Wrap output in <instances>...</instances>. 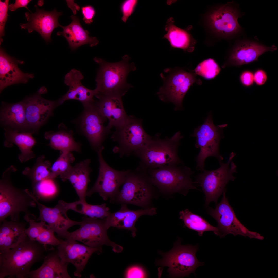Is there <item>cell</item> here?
Returning a JSON list of instances; mask_svg holds the SVG:
<instances>
[{
	"label": "cell",
	"mask_w": 278,
	"mask_h": 278,
	"mask_svg": "<svg viewBox=\"0 0 278 278\" xmlns=\"http://www.w3.org/2000/svg\"><path fill=\"white\" fill-rule=\"evenodd\" d=\"M83 16V20L86 24H90L93 22L95 12L94 8L90 5L86 6L81 8Z\"/></svg>",
	"instance_id": "45"
},
{
	"label": "cell",
	"mask_w": 278,
	"mask_h": 278,
	"mask_svg": "<svg viewBox=\"0 0 278 278\" xmlns=\"http://www.w3.org/2000/svg\"><path fill=\"white\" fill-rule=\"evenodd\" d=\"M91 160L86 159L71 166L65 173L60 176L63 181L69 180L73 185L79 200L85 201L88 184L90 180L92 169L89 166Z\"/></svg>",
	"instance_id": "27"
},
{
	"label": "cell",
	"mask_w": 278,
	"mask_h": 278,
	"mask_svg": "<svg viewBox=\"0 0 278 278\" xmlns=\"http://www.w3.org/2000/svg\"><path fill=\"white\" fill-rule=\"evenodd\" d=\"M227 125H215L211 115H209L202 125L194 129L190 136L196 138L195 146L199 149L195 158L196 170L202 172L205 170V161L208 157H215L219 162L223 160L220 153L219 144L222 138V129Z\"/></svg>",
	"instance_id": "6"
},
{
	"label": "cell",
	"mask_w": 278,
	"mask_h": 278,
	"mask_svg": "<svg viewBox=\"0 0 278 278\" xmlns=\"http://www.w3.org/2000/svg\"><path fill=\"white\" fill-rule=\"evenodd\" d=\"M239 79L243 86L246 87H250L253 84L254 82L253 74L250 71H245L240 74Z\"/></svg>",
	"instance_id": "46"
},
{
	"label": "cell",
	"mask_w": 278,
	"mask_h": 278,
	"mask_svg": "<svg viewBox=\"0 0 278 278\" xmlns=\"http://www.w3.org/2000/svg\"><path fill=\"white\" fill-rule=\"evenodd\" d=\"M31 194L39 210V215L36 221L47 223L58 237L64 239L69 232L68 230L70 228L81 224L82 221L72 220L67 216V212L69 210L67 202L60 200L54 207H48L39 202L31 192Z\"/></svg>",
	"instance_id": "16"
},
{
	"label": "cell",
	"mask_w": 278,
	"mask_h": 278,
	"mask_svg": "<svg viewBox=\"0 0 278 278\" xmlns=\"http://www.w3.org/2000/svg\"><path fill=\"white\" fill-rule=\"evenodd\" d=\"M196 246H183L178 244L166 254L158 262L159 264L168 267L170 275L173 277L188 276L194 273L196 268L203 263L197 258Z\"/></svg>",
	"instance_id": "14"
},
{
	"label": "cell",
	"mask_w": 278,
	"mask_h": 278,
	"mask_svg": "<svg viewBox=\"0 0 278 278\" xmlns=\"http://www.w3.org/2000/svg\"><path fill=\"white\" fill-rule=\"evenodd\" d=\"M0 121L1 125L5 130L29 132L23 100L13 103L2 101L0 108Z\"/></svg>",
	"instance_id": "24"
},
{
	"label": "cell",
	"mask_w": 278,
	"mask_h": 278,
	"mask_svg": "<svg viewBox=\"0 0 278 278\" xmlns=\"http://www.w3.org/2000/svg\"><path fill=\"white\" fill-rule=\"evenodd\" d=\"M225 192L226 191L223 192L222 199L216 208H210L208 210V214L217 222L218 235L222 238L231 234L234 236L240 235L250 239L263 240V236L257 232L249 230L237 218L226 197Z\"/></svg>",
	"instance_id": "12"
},
{
	"label": "cell",
	"mask_w": 278,
	"mask_h": 278,
	"mask_svg": "<svg viewBox=\"0 0 278 278\" xmlns=\"http://www.w3.org/2000/svg\"><path fill=\"white\" fill-rule=\"evenodd\" d=\"M119 96H111L98 99L96 106L101 115L109 121L106 127L110 131L122 124L128 117L124 110L121 99Z\"/></svg>",
	"instance_id": "26"
},
{
	"label": "cell",
	"mask_w": 278,
	"mask_h": 278,
	"mask_svg": "<svg viewBox=\"0 0 278 278\" xmlns=\"http://www.w3.org/2000/svg\"><path fill=\"white\" fill-rule=\"evenodd\" d=\"M115 128L111 138L118 145L114 148L113 151L121 157L133 154L152 137L145 131L142 121L133 116H128L122 124Z\"/></svg>",
	"instance_id": "8"
},
{
	"label": "cell",
	"mask_w": 278,
	"mask_h": 278,
	"mask_svg": "<svg viewBox=\"0 0 278 278\" xmlns=\"http://www.w3.org/2000/svg\"><path fill=\"white\" fill-rule=\"evenodd\" d=\"M70 210L84 215L88 217L103 219L111 213L109 208L105 203L94 205L89 204L85 201L80 200L71 203H68Z\"/></svg>",
	"instance_id": "34"
},
{
	"label": "cell",
	"mask_w": 278,
	"mask_h": 278,
	"mask_svg": "<svg viewBox=\"0 0 278 278\" xmlns=\"http://www.w3.org/2000/svg\"><path fill=\"white\" fill-rule=\"evenodd\" d=\"M71 22L68 25L60 27L63 29L62 32H58L57 35L64 37L67 41L72 51L76 50L80 46L88 44L91 47L96 45L99 41L95 37H90L89 33L84 30L81 25L79 19L75 15L71 17Z\"/></svg>",
	"instance_id": "29"
},
{
	"label": "cell",
	"mask_w": 278,
	"mask_h": 278,
	"mask_svg": "<svg viewBox=\"0 0 278 278\" xmlns=\"http://www.w3.org/2000/svg\"><path fill=\"white\" fill-rule=\"evenodd\" d=\"M104 149L102 146L97 151L99 163L98 175L93 186L87 192L86 196L98 193L104 200L109 198L111 201L119 191L128 170L118 171L109 166L102 155Z\"/></svg>",
	"instance_id": "13"
},
{
	"label": "cell",
	"mask_w": 278,
	"mask_h": 278,
	"mask_svg": "<svg viewBox=\"0 0 278 278\" xmlns=\"http://www.w3.org/2000/svg\"><path fill=\"white\" fill-rule=\"evenodd\" d=\"M253 76L254 82L257 85H263L267 81V74L266 72L262 69H258L256 70L253 74Z\"/></svg>",
	"instance_id": "47"
},
{
	"label": "cell",
	"mask_w": 278,
	"mask_h": 278,
	"mask_svg": "<svg viewBox=\"0 0 278 278\" xmlns=\"http://www.w3.org/2000/svg\"><path fill=\"white\" fill-rule=\"evenodd\" d=\"M96 101L83 105L84 111L80 118L79 124L82 133L97 151L103 146V142L110 131L104 126V123L107 119L100 112Z\"/></svg>",
	"instance_id": "15"
},
{
	"label": "cell",
	"mask_w": 278,
	"mask_h": 278,
	"mask_svg": "<svg viewBox=\"0 0 278 278\" xmlns=\"http://www.w3.org/2000/svg\"><path fill=\"white\" fill-rule=\"evenodd\" d=\"M151 183L164 191L185 194L190 189H198L191 178L194 172L183 165L167 166L145 170Z\"/></svg>",
	"instance_id": "7"
},
{
	"label": "cell",
	"mask_w": 278,
	"mask_h": 278,
	"mask_svg": "<svg viewBox=\"0 0 278 278\" xmlns=\"http://www.w3.org/2000/svg\"><path fill=\"white\" fill-rule=\"evenodd\" d=\"M240 15L235 8L227 4L212 12L208 19L209 25L215 33L225 37L234 35L240 31L238 21Z\"/></svg>",
	"instance_id": "20"
},
{
	"label": "cell",
	"mask_w": 278,
	"mask_h": 278,
	"mask_svg": "<svg viewBox=\"0 0 278 278\" xmlns=\"http://www.w3.org/2000/svg\"><path fill=\"white\" fill-rule=\"evenodd\" d=\"M23 100L29 131L33 134L38 133L40 127L53 115L54 109L61 105L58 99L47 100L40 93L28 97Z\"/></svg>",
	"instance_id": "17"
},
{
	"label": "cell",
	"mask_w": 278,
	"mask_h": 278,
	"mask_svg": "<svg viewBox=\"0 0 278 278\" xmlns=\"http://www.w3.org/2000/svg\"><path fill=\"white\" fill-rule=\"evenodd\" d=\"M236 155L231 152L226 163L219 162L220 167L218 169L212 170L205 169L196 176L194 183L198 184L204 193L206 206L212 201L216 203L219 197L226 191V185L235 179L233 174L237 172V167L232 160Z\"/></svg>",
	"instance_id": "5"
},
{
	"label": "cell",
	"mask_w": 278,
	"mask_h": 278,
	"mask_svg": "<svg viewBox=\"0 0 278 278\" xmlns=\"http://www.w3.org/2000/svg\"><path fill=\"white\" fill-rule=\"evenodd\" d=\"M57 131H50L45 133V138L49 141L48 145L61 152L73 151L80 152L81 144L75 141L72 131L67 129L62 123L59 125Z\"/></svg>",
	"instance_id": "32"
},
{
	"label": "cell",
	"mask_w": 278,
	"mask_h": 278,
	"mask_svg": "<svg viewBox=\"0 0 278 278\" xmlns=\"http://www.w3.org/2000/svg\"><path fill=\"white\" fill-rule=\"evenodd\" d=\"M183 137L180 132L170 138L152 137L146 145L133 154L140 159L139 166L147 170L183 164L178 154L180 141Z\"/></svg>",
	"instance_id": "4"
},
{
	"label": "cell",
	"mask_w": 278,
	"mask_h": 278,
	"mask_svg": "<svg viewBox=\"0 0 278 278\" xmlns=\"http://www.w3.org/2000/svg\"><path fill=\"white\" fill-rule=\"evenodd\" d=\"M5 131L4 146L11 147L13 144L16 145L20 151L18 159L21 162L24 163L35 157L32 149L37 142L32 136V133L29 132H15L9 129Z\"/></svg>",
	"instance_id": "30"
},
{
	"label": "cell",
	"mask_w": 278,
	"mask_h": 278,
	"mask_svg": "<svg viewBox=\"0 0 278 278\" xmlns=\"http://www.w3.org/2000/svg\"><path fill=\"white\" fill-rule=\"evenodd\" d=\"M21 61L7 54L2 48L0 50V92L6 87L19 83H26L34 77L32 74L25 73L18 66Z\"/></svg>",
	"instance_id": "23"
},
{
	"label": "cell",
	"mask_w": 278,
	"mask_h": 278,
	"mask_svg": "<svg viewBox=\"0 0 278 278\" xmlns=\"http://www.w3.org/2000/svg\"><path fill=\"white\" fill-rule=\"evenodd\" d=\"M145 271L141 267L137 265L129 267L126 271L125 277L128 278H141L146 277Z\"/></svg>",
	"instance_id": "44"
},
{
	"label": "cell",
	"mask_w": 278,
	"mask_h": 278,
	"mask_svg": "<svg viewBox=\"0 0 278 278\" xmlns=\"http://www.w3.org/2000/svg\"><path fill=\"white\" fill-rule=\"evenodd\" d=\"M179 214V218L183 221L185 226L197 232L199 236H201L204 232L210 231L218 235L217 227L211 225L203 218L193 213L188 209L181 211Z\"/></svg>",
	"instance_id": "35"
},
{
	"label": "cell",
	"mask_w": 278,
	"mask_h": 278,
	"mask_svg": "<svg viewBox=\"0 0 278 278\" xmlns=\"http://www.w3.org/2000/svg\"><path fill=\"white\" fill-rule=\"evenodd\" d=\"M137 2L136 0H127L124 2L121 7L123 14L121 19L123 22H126L133 13Z\"/></svg>",
	"instance_id": "43"
},
{
	"label": "cell",
	"mask_w": 278,
	"mask_h": 278,
	"mask_svg": "<svg viewBox=\"0 0 278 278\" xmlns=\"http://www.w3.org/2000/svg\"><path fill=\"white\" fill-rule=\"evenodd\" d=\"M9 1L5 0L4 2L0 0V43L3 41L2 37L5 35L4 28L6 23L9 15L8 11L9 7Z\"/></svg>",
	"instance_id": "42"
},
{
	"label": "cell",
	"mask_w": 278,
	"mask_h": 278,
	"mask_svg": "<svg viewBox=\"0 0 278 278\" xmlns=\"http://www.w3.org/2000/svg\"><path fill=\"white\" fill-rule=\"evenodd\" d=\"M46 246L27 236L17 246L0 251V278H28L35 263L43 260Z\"/></svg>",
	"instance_id": "1"
},
{
	"label": "cell",
	"mask_w": 278,
	"mask_h": 278,
	"mask_svg": "<svg viewBox=\"0 0 278 278\" xmlns=\"http://www.w3.org/2000/svg\"><path fill=\"white\" fill-rule=\"evenodd\" d=\"M164 71L165 75L160 74L164 84L157 94L161 101L172 102L176 110H180L185 95L197 80L194 73L179 68H167Z\"/></svg>",
	"instance_id": "10"
},
{
	"label": "cell",
	"mask_w": 278,
	"mask_h": 278,
	"mask_svg": "<svg viewBox=\"0 0 278 278\" xmlns=\"http://www.w3.org/2000/svg\"><path fill=\"white\" fill-rule=\"evenodd\" d=\"M150 183L145 170L138 166L134 170H128L121 189L111 201L145 207L151 196Z\"/></svg>",
	"instance_id": "9"
},
{
	"label": "cell",
	"mask_w": 278,
	"mask_h": 278,
	"mask_svg": "<svg viewBox=\"0 0 278 278\" xmlns=\"http://www.w3.org/2000/svg\"><path fill=\"white\" fill-rule=\"evenodd\" d=\"M35 220L32 219L28 221L29 226L25 229V233L31 240L36 241L40 233L46 224L43 221H40L38 222Z\"/></svg>",
	"instance_id": "41"
},
{
	"label": "cell",
	"mask_w": 278,
	"mask_h": 278,
	"mask_svg": "<svg viewBox=\"0 0 278 278\" xmlns=\"http://www.w3.org/2000/svg\"><path fill=\"white\" fill-rule=\"evenodd\" d=\"M36 12L33 13L27 12L25 16L28 22L20 23L21 29H27L29 33L34 31L38 32L47 43L51 41V36L54 29L60 27L58 21L62 12H57L55 9L47 11L39 8L35 6Z\"/></svg>",
	"instance_id": "19"
},
{
	"label": "cell",
	"mask_w": 278,
	"mask_h": 278,
	"mask_svg": "<svg viewBox=\"0 0 278 278\" xmlns=\"http://www.w3.org/2000/svg\"><path fill=\"white\" fill-rule=\"evenodd\" d=\"M75 160V158L71 152H61L51 167V178L54 179L67 172L72 166L71 163Z\"/></svg>",
	"instance_id": "37"
},
{
	"label": "cell",
	"mask_w": 278,
	"mask_h": 278,
	"mask_svg": "<svg viewBox=\"0 0 278 278\" xmlns=\"http://www.w3.org/2000/svg\"><path fill=\"white\" fill-rule=\"evenodd\" d=\"M277 49L274 45L268 47L254 41H243L234 47L228 63L230 65L237 66L248 64L258 61V57L265 52L273 51Z\"/></svg>",
	"instance_id": "22"
},
{
	"label": "cell",
	"mask_w": 278,
	"mask_h": 278,
	"mask_svg": "<svg viewBox=\"0 0 278 278\" xmlns=\"http://www.w3.org/2000/svg\"><path fill=\"white\" fill-rule=\"evenodd\" d=\"M54 233L46 224L40 233L36 241L45 246L47 245L57 246L60 243L61 239L56 237Z\"/></svg>",
	"instance_id": "40"
},
{
	"label": "cell",
	"mask_w": 278,
	"mask_h": 278,
	"mask_svg": "<svg viewBox=\"0 0 278 278\" xmlns=\"http://www.w3.org/2000/svg\"><path fill=\"white\" fill-rule=\"evenodd\" d=\"M43 263L37 269L30 271L28 278H70L67 271L68 263L62 261L56 250L49 253Z\"/></svg>",
	"instance_id": "28"
},
{
	"label": "cell",
	"mask_w": 278,
	"mask_h": 278,
	"mask_svg": "<svg viewBox=\"0 0 278 278\" xmlns=\"http://www.w3.org/2000/svg\"><path fill=\"white\" fill-rule=\"evenodd\" d=\"M174 22L172 17L167 20L165 28L167 33L163 38L168 40L173 48L181 49L186 51L192 52L195 42L188 30L176 26Z\"/></svg>",
	"instance_id": "33"
},
{
	"label": "cell",
	"mask_w": 278,
	"mask_h": 278,
	"mask_svg": "<svg viewBox=\"0 0 278 278\" xmlns=\"http://www.w3.org/2000/svg\"><path fill=\"white\" fill-rule=\"evenodd\" d=\"M57 246V252L61 260L75 266L74 275L79 278L81 277V273L92 255L101 250V248L92 247L68 239H61L60 243Z\"/></svg>",
	"instance_id": "18"
},
{
	"label": "cell",
	"mask_w": 278,
	"mask_h": 278,
	"mask_svg": "<svg viewBox=\"0 0 278 278\" xmlns=\"http://www.w3.org/2000/svg\"><path fill=\"white\" fill-rule=\"evenodd\" d=\"M220 70V68L215 61L209 58L199 64L194 71L197 75L205 79H210L216 77Z\"/></svg>",
	"instance_id": "38"
},
{
	"label": "cell",
	"mask_w": 278,
	"mask_h": 278,
	"mask_svg": "<svg viewBox=\"0 0 278 278\" xmlns=\"http://www.w3.org/2000/svg\"><path fill=\"white\" fill-rule=\"evenodd\" d=\"M0 223V251L15 247L27 236L25 222L5 220Z\"/></svg>",
	"instance_id": "31"
},
{
	"label": "cell",
	"mask_w": 278,
	"mask_h": 278,
	"mask_svg": "<svg viewBox=\"0 0 278 278\" xmlns=\"http://www.w3.org/2000/svg\"><path fill=\"white\" fill-rule=\"evenodd\" d=\"M45 157L44 155L38 157L31 168L27 167L22 172V174L31 180L32 186L38 182L51 179L50 175L51 164L49 161L45 160Z\"/></svg>",
	"instance_id": "36"
},
{
	"label": "cell",
	"mask_w": 278,
	"mask_h": 278,
	"mask_svg": "<svg viewBox=\"0 0 278 278\" xmlns=\"http://www.w3.org/2000/svg\"><path fill=\"white\" fill-rule=\"evenodd\" d=\"M31 1V0H16L14 4H11L9 5L8 9L11 11H14L19 8L24 7L31 13L27 7V5Z\"/></svg>",
	"instance_id": "48"
},
{
	"label": "cell",
	"mask_w": 278,
	"mask_h": 278,
	"mask_svg": "<svg viewBox=\"0 0 278 278\" xmlns=\"http://www.w3.org/2000/svg\"><path fill=\"white\" fill-rule=\"evenodd\" d=\"M17 170L14 166H10L4 172L0 180V221L10 217L11 220L19 221L20 213L24 212L26 221L36 217L28 210L36 204L28 189L18 188L13 185L11 180L12 173Z\"/></svg>",
	"instance_id": "3"
},
{
	"label": "cell",
	"mask_w": 278,
	"mask_h": 278,
	"mask_svg": "<svg viewBox=\"0 0 278 278\" xmlns=\"http://www.w3.org/2000/svg\"><path fill=\"white\" fill-rule=\"evenodd\" d=\"M156 213V209L154 208L133 210L128 209L126 204H122L119 210L111 213L105 219V225L107 229L112 227L130 230L132 236L134 237L137 230L135 224L138 218L143 215H152Z\"/></svg>",
	"instance_id": "21"
},
{
	"label": "cell",
	"mask_w": 278,
	"mask_h": 278,
	"mask_svg": "<svg viewBox=\"0 0 278 278\" xmlns=\"http://www.w3.org/2000/svg\"><path fill=\"white\" fill-rule=\"evenodd\" d=\"M130 57L125 55L122 60L116 63H109L95 57L94 60L98 64L94 89L95 96L98 99L111 96L122 97L132 87L126 81L128 74L136 69L134 64L129 63Z\"/></svg>",
	"instance_id": "2"
},
{
	"label": "cell",
	"mask_w": 278,
	"mask_h": 278,
	"mask_svg": "<svg viewBox=\"0 0 278 278\" xmlns=\"http://www.w3.org/2000/svg\"><path fill=\"white\" fill-rule=\"evenodd\" d=\"M107 230L105 219L84 216L82 218L80 228L72 232H69L64 239L78 241L93 248H101L105 245L111 246L115 252H121L123 247L109 239L107 234Z\"/></svg>",
	"instance_id": "11"
},
{
	"label": "cell",
	"mask_w": 278,
	"mask_h": 278,
	"mask_svg": "<svg viewBox=\"0 0 278 278\" xmlns=\"http://www.w3.org/2000/svg\"><path fill=\"white\" fill-rule=\"evenodd\" d=\"M67 5L72 10L73 13L74 14H76V10H79V6L76 4L73 1H66Z\"/></svg>",
	"instance_id": "49"
},
{
	"label": "cell",
	"mask_w": 278,
	"mask_h": 278,
	"mask_svg": "<svg viewBox=\"0 0 278 278\" xmlns=\"http://www.w3.org/2000/svg\"><path fill=\"white\" fill-rule=\"evenodd\" d=\"M84 78L80 71L74 68L65 75L64 82L69 89L65 95L58 99L61 105L70 100H77L83 105L95 101L93 98L95 95V90L90 89L82 84L81 81Z\"/></svg>",
	"instance_id": "25"
},
{
	"label": "cell",
	"mask_w": 278,
	"mask_h": 278,
	"mask_svg": "<svg viewBox=\"0 0 278 278\" xmlns=\"http://www.w3.org/2000/svg\"><path fill=\"white\" fill-rule=\"evenodd\" d=\"M54 179H46L36 183L33 186V195L38 196H49L54 194L56 191V187Z\"/></svg>",
	"instance_id": "39"
}]
</instances>
